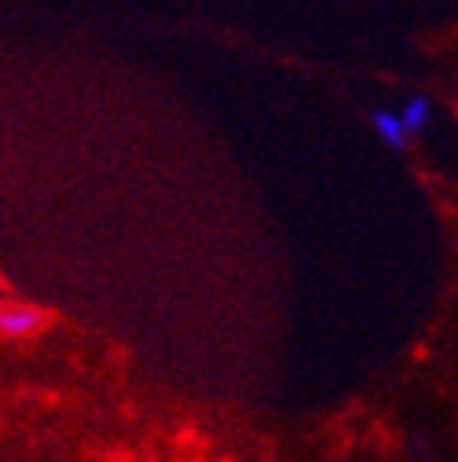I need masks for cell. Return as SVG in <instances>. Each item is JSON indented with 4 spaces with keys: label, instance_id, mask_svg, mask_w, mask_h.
<instances>
[{
    "label": "cell",
    "instance_id": "3957f363",
    "mask_svg": "<svg viewBox=\"0 0 458 462\" xmlns=\"http://www.w3.org/2000/svg\"><path fill=\"white\" fill-rule=\"evenodd\" d=\"M371 122H374V133H378L392 151H404V147H408L411 136L404 133V125H399V118H396L392 110H374V118H371Z\"/></svg>",
    "mask_w": 458,
    "mask_h": 462
},
{
    "label": "cell",
    "instance_id": "7a4b0ae2",
    "mask_svg": "<svg viewBox=\"0 0 458 462\" xmlns=\"http://www.w3.org/2000/svg\"><path fill=\"white\" fill-rule=\"evenodd\" d=\"M429 114H433V106H429V99L426 96H411L404 106H399V125H404V133L408 136H418L426 125H429Z\"/></svg>",
    "mask_w": 458,
    "mask_h": 462
},
{
    "label": "cell",
    "instance_id": "6da1fadb",
    "mask_svg": "<svg viewBox=\"0 0 458 462\" xmlns=\"http://www.w3.org/2000/svg\"><path fill=\"white\" fill-rule=\"evenodd\" d=\"M48 323H51L48 309L19 305V301L0 305V334H5V337H30V334H41Z\"/></svg>",
    "mask_w": 458,
    "mask_h": 462
}]
</instances>
